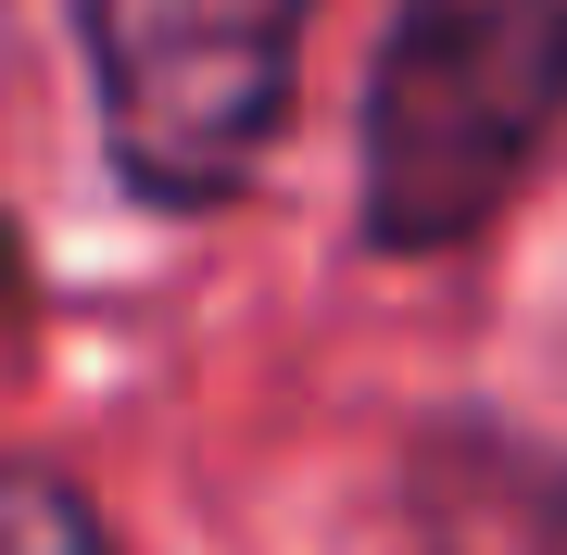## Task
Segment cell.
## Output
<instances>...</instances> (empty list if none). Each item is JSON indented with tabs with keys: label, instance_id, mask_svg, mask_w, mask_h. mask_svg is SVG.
Returning a JSON list of instances; mask_svg holds the SVG:
<instances>
[{
	"label": "cell",
	"instance_id": "obj_4",
	"mask_svg": "<svg viewBox=\"0 0 567 555\" xmlns=\"http://www.w3.org/2000/svg\"><path fill=\"white\" fill-rule=\"evenodd\" d=\"M0 555H114V517L89 505L51 454H25L13 493H0Z\"/></svg>",
	"mask_w": 567,
	"mask_h": 555
},
{
	"label": "cell",
	"instance_id": "obj_1",
	"mask_svg": "<svg viewBox=\"0 0 567 555\" xmlns=\"http://www.w3.org/2000/svg\"><path fill=\"white\" fill-rule=\"evenodd\" d=\"M567 126V0H391L353 89V227L391 266L466 253Z\"/></svg>",
	"mask_w": 567,
	"mask_h": 555
},
{
	"label": "cell",
	"instance_id": "obj_2",
	"mask_svg": "<svg viewBox=\"0 0 567 555\" xmlns=\"http://www.w3.org/2000/svg\"><path fill=\"white\" fill-rule=\"evenodd\" d=\"M63 25L126 203L215 215L278 152L316 0H63Z\"/></svg>",
	"mask_w": 567,
	"mask_h": 555
},
{
	"label": "cell",
	"instance_id": "obj_3",
	"mask_svg": "<svg viewBox=\"0 0 567 555\" xmlns=\"http://www.w3.org/2000/svg\"><path fill=\"white\" fill-rule=\"evenodd\" d=\"M404 531L416 555H567V442L505 417H429L404 442Z\"/></svg>",
	"mask_w": 567,
	"mask_h": 555
}]
</instances>
